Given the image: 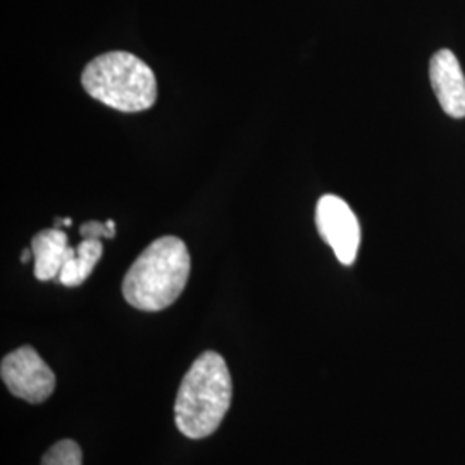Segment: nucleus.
I'll return each mask as SVG.
<instances>
[{
  "instance_id": "nucleus-1",
  "label": "nucleus",
  "mask_w": 465,
  "mask_h": 465,
  "mask_svg": "<svg viewBox=\"0 0 465 465\" xmlns=\"http://www.w3.org/2000/svg\"><path fill=\"white\" fill-rule=\"evenodd\" d=\"M232 384L226 361L203 351L184 374L174 403L178 430L190 440L211 436L232 405Z\"/></svg>"
},
{
  "instance_id": "nucleus-2",
  "label": "nucleus",
  "mask_w": 465,
  "mask_h": 465,
  "mask_svg": "<svg viewBox=\"0 0 465 465\" xmlns=\"http://www.w3.org/2000/svg\"><path fill=\"white\" fill-rule=\"evenodd\" d=\"M190 276V253L180 238L152 242L128 269L123 282L124 300L138 311L157 312L183 293Z\"/></svg>"
},
{
  "instance_id": "nucleus-3",
  "label": "nucleus",
  "mask_w": 465,
  "mask_h": 465,
  "mask_svg": "<svg viewBox=\"0 0 465 465\" xmlns=\"http://www.w3.org/2000/svg\"><path fill=\"white\" fill-rule=\"evenodd\" d=\"M84 92L121 113H140L157 100L155 74L130 52H107L90 61L82 74Z\"/></svg>"
},
{
  "instance_id": "nucleus-4",
  "label": "nucleus",
  "mask_w": 465,
  "mask_h": 465,
  "mask_svg": "<svg viewBox=\"0 0 465 465\" xmlns=\"http://www.w3.org/2000/svg\"><path fill=\"white\" fill-rule=\"evenodd\" d=\"M2 381L7 390L30 403H42L55 390V374L34 347H21L2 359Z\"/></svg>"
},
{
  "instance_id": "nucleus-5",
  "label": "nucleus",
  "mask_w": 465,
  "mask_h": 465,
  "mask_svg": "<svg viewBox=\"0 0 465 465\" xmlns=\"http://www.w3.org/2000/svg\"><path fill=\"white\" fill-rule=\"evenodd\" d=\"M317 232L331 247L343 266H351L361 245V224L349 203L336 195H324L317 202Z\"/></svg>"
},
{
  "instance_id": "nucleus-6",
  "label": "nucleus",
  "mask_w": 465,
  "mask_h": 465,
  "mask_svg": "<svg viewBox=\"0 0 465 465\" xmlns=\"http://www.w3.org/2000/svg\"><path fill=\"white\" fill-rule=\"evenodd\" d=\"M434 95L441 109L455 119L465 117V76L459 59L449 49L440 50L432 55L430 64Z\"/></svg>"
},
{
  "instance_id": "nucleus-7",
  "label": "nucleus",
  "mask_w": 465,
  "mask_h": 465,
  "mask_svg": "<svg viewBox=\"0 0 465 465\" xmlns=\"http://www.w3.org/2000/svg\"><path fill=\"white\" fill-rule=\"evenodd\" d=\"M73 247L67 245L66 232L59 228H50L36 232L32 240L35 259V278L50 282L59 278L61 269L66 264Z\"/></svg>"
},
{
  "instance_id": "nucleus-8",
  "label": "nucleus",
  "mask_w": 465,
  "mask_h": 465,
  "mask_svg": "<svg viewBox=\"0 0 465 465\" xmlns=\"http://www.w3.org/2000/svg\"><path fill=\"white\" fill-rule=\"evenodd\" d=\"M104 253L102 242L97 238H84V242L74 249L71 250L67 257L66 264L61 269L59 282L64 286H80L84 280L92 274L94 267L97 266Z\"/></svg>"
},
{
  "instance_id": "nucleus-9",
  "label": "nucleus",
  "mask_w": 465,
  "mask_h": 465,
  "mask_svg": "<svg viewBox=\"0 0 465 465\" xmlns=\"http://www.w3.org/2000/svg\"><path fill=\"white\" fill-rule=\"evenodd\" d=\"M84 453L76 441L61 440L47 450L42 459V465H82Z\"/></svg>"
},
{
  "instance_id": "nucleus-10",
  "label": "nucleus",
  "mask_w": 465,
  "mask_h": 465,
  "mask_svg": "<svg viewBox=\"0 0 465 465\" xmlns=\"http://www.w3.org/2000/svg\"><path fill=\"white\" fill-rule=\"evenodd\" d=\"M80 232L84 238H97L100 240L102 236L104 238H113L116 234V226H114V221H105V223H99V221H88L82 224Z\"/></svg>"
},
{
  "instance_id": "nucleus-11",
  "label": "nucleus",
  "mask_w": 465,
  "mask_h": 465,
  "mask_svg": "<svg viewBox=\"0 0 465 465\" xmlns=\"http://www.w3.org/2000/svg\"><path fill=\"white\" fill-rule=\"evenodd\" d=\"M32 257H34V252H32V250H25V252H23L21 261H23V262H28Z\"/></svg>"
},
{
  "instance_id": "nucleus-12",
  "label": "nucleus",
  "mask_w": 465,
  "mask_h": 465,
  "mask_svg": "<svg viewBox=\"0 0 465 465\" xmlns=\"http://www.w3.org/2000/svg\"><path fill=\"white\" fill-rule=\"evenodd\" d=\"M69 224H71V219H69V217H66V219H64V226H69Z\"/></svg>"
}]
</instances>
